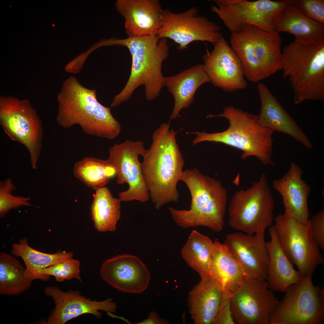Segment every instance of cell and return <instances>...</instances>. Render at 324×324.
<instances>
[{"label": "cell", "mask_w": 324, "mask_h": 324, "mask_svg": "<svg viewBox=\"0 0 324 324\" xmlns=\"http://www.w3.org/2000/svg\"><path fill=\"white\" fill-rule=\"evenodd\" d=\"M176 133L169 129V124H161L154 132L152 143L142 157V173L157 209L178 199L177 185L184 160L176 140Z\"/></svg>", "instance_id": "obj_1"}, {"label": "cell", "mask_w": 324, "mask_h": 324, "mask_svg": "<svg viewBox=\"0 0 324 324\" xmlns=\"http://www.w3.org/2000/svg\"><path fill=\"white\" fill-rule=\"evenodd\" d=\"M96 92L83 86L74 76L64 80L58 95L56 121L64 128L78 124L86 134L112 140L121 132L119 122L112 116L111 108L100 104Z\"/></svg>", "instance_id": "obj_2"}, {"label": "cell", "mask_w": 324, "mask_h": 324, "mask_svg": "<svg viewBox=\"0 0 324 324\" xmlns=\"http://www.w3.org/2000/svg\"><path fill=\"white\" fill-rule=\"evenodd\" d=\"M108 44L127 47L132 58L128 80L122 91L114 96L113 104L118 106L128 100L135 90L142 85L144 86L147 100H152L158 97L164 86L161 68L169 55L166 38L160 39L154 34L142 37L112 39Z\"/></svg>", "instance_id": "obj_3"}, {"label": "cell", "mask_w": 324, "mask_h": 324, "mask_svg": "<svg viewBox=\"0 0 324 324\" xmlns=\"http://www.w3.org/2000/svg\"><path fill=\"white\" fill-rule=\"evenodd\" d=\"M180 181L188 187L191 199L189 209L168 208L176 224L184 229L203 226L215 232L221 231L225 224L227 194L221 182L195 168L183 171Z\"/></svg>", "instance_id": "obj_4"}, {"label": "cell", "mask_w": 324, "mask_h": 324, "mask_svg": "<svg viewBox=\"0 0 324 324\" xmlns=\"http://www.w3.org/2000/svg\"><path fill=\"white\" fill-rule=\"evenodd\" d=\"M216 117L227 119L230 124L228 128L223 132L211 134L190 132L196 135L192 141L193 145L205 141L220 142L241 150L242 159L254 156L264 165L274 164L271 158L274 131L259 125V115L229 105L220 114H209L207 116Z\"/></svg>", "instance_id": "obj_5"}, {"label": "cell", "mask_w": 324, "mask_h": 324, "mask_svg": "<svg viewBox=\"0 0 324 324\" xmlns=\"http://www.w3.org/2000/svg\"><path fill=\"white\" fill-rule=\"evenodd\" d=\"M280 70L289 78L294 103L324 100V38L310 42L295 39L281 52Z\"/></svg>", "instance_id": "obj_6"}, {"label": "cell", "mask_w": 324, "mask_h": 324, "mask_svg": "<svg viewBox=\"0 0 324 324\" xmlns=\"http://www.w3.org/2000/svg\"><path fill=\"white\" fill-rule=\"evenodd\" d=\"M282 43L279 33L247 26L231 33V46L243 65L245 76L256 82L268 78L280 70Z\"/></svg>", "instance_id": "obj_7"}, {"label": "cell", "mask_w": 324, "mask_h": 324, "mask_svg": "<svg viewBox=\"0 0 324 324\" xmlns=\"http://www.w3.org/2000/svg\"><path fill=\"white\" fill-rule=\"evenodd\" d=\"M274 201L265 174L246 190L237 191L230 201L229 225L250 235L265 232L273 225Z\"/></svg>", "instance_id": "obj_8"}, {"label": "cell", "mask_w": 324, "mask_h": 324, "mask_svg": "<svg viewBox=\"0 0 324 324\" xmlns=\"http://www.w3.org/2000/svg\"><path fill=\"white\" fill-rule=\"evenodd\" d=\"M273 226L282 249L302 278L312 277L324 259L312 235L309 220L302 221L284 213L274 218Z\"/></svg>", "instance_id": "obj_9"}, {"label": "cell", "mask_w": 324, "mask_h": 324, "mask_svg": "<svg viewBox=\"0 0 324 324\" xmlns=\"http://www.w3.org/2000/svg\"><path fill=\"white\" fill-rule=\"evenodd\" d=\"M276 306L269 324H322L324 288L314 285L312 277L302 278L288 287Z\"/></svg>", "instance_id": "obj_10"}, {"label": "cell", "mask_w": 324, "mask_h": 324, "mask_svg": "<svg viewBox=\"0 0 324 324\" xmlns=\"http://www.w3.org/2000/svg\"><path fill=\"white\" fill-rule=\"evenodd\" d=\"M0 124L11 140L26 148L32 167L36 169L43 131L41 121L30 101L1 95Z\"/></svg>", "instance_id": "obj_11"}, {"label": "cell", "mask_w": 324, "mask_h": 324, "mask_svg": "<svg viewBox=\"0 0 324 324\" xmlns=\"http://www.w3.org/2000/svg\"><path fill=\"white\" fill-rule=\"evenodd\" d=\"M211 10L216 14L231 33L247 26L264 31H275V27L286 5L285 0H214Z\"/></svg>", "instance_id": "obj_12"}, {"label": "cell", "mask_w": 324, "mask_h": 324, "mask_svg": "<svg viewBox=\"0 0 324 324\" xmlns=\"http://www.w3.org/2000/svg\"><path fill=\"white\" fill-rule=\"evenodd\" d=\"M220 26L199 14L196 6L180 13L162 10L160 25L156 32L160 39L169 38L177 43V49L185 50L195 41H207L213 45L222 37Z\"/></svg>", "instance_id": "obj_13"}, {"label": "cell", "mask_w": 324, "mask_h": 324, "mask_svg": "<svg viewBox=\"0 0 324 324\" xmlns=\"http://www.w3.org/2000/svg\"><path fill=\"white\" fill-rule=\"evenodd\" d=\"M146 151L143 142L140 140H126L109 149L106 160L115 170L117 183H126L128 185L127 190L118 194L121 202L135 200L144 202L149 199L141 172L142 163L138 160L139 156L143 157Z\"/></svg>", "instance_id": "obj_14"}, {"label": "cell", "mask_w": 324, "mask_h": 324, "mask_svg": "<svg viewBox=\"0 0 324 324\" xmlns=\"http://www.w3.org/2000/svg\"><path fill=\"white\" fill-rule=\"evenodd\" d=\"M266 280L244 278L231 297L233 318L237 324H269L279 302Z\"/></svg>", "instance_id": "obj_15"}, {"label": "cell", "mask_w": 324, "mask_h": 324, "mask_svg": "<svg viewBox=\"0 0 324 324\" xmlns=\"http://www.w3.org/2000/svg\"><path fill=\"white\" fill-rule=\"evenodd\" d=\"M213 45L202 56L210 82L227 92L246 88L244 68L236 53L223 37Z\"/></svg>", "instance_id": "obj_16"}, {"label": "cell", "mask_w": 324, "mask_h": 324, "mask_svg": "<svg viewBox=\"0 0 324 324\" xmlns=\"http://www.w3.org/2000/svg\"><path fill=\"white\" fill-rule=\"evenodd\" d=\"M46 295L52 298L55 304L47 320L39 322L42 324H64L82 314H90L100 319L102 314L99 310L115 313L117 306L110 297L102 301L92 300L82 296L77 290L64 292L56 286H48L44 289Z\"/></svg>", "instance_id": "obj_17"}, {"label": "cell", "mask_w": 324, "mask_h": 324, "mask_svg": "<svg viewBox=\"0 0 324 324\" xmlns=\"http://www.w3.org/2000/svg\"><path fill=\"white\" fill-rule=\"evenodd\" d=\"M265 232L250 235L231 233L224 243L239 265L244 278L266 280L269 258Z\"/></svg>", "instance_id": "obj_18"}, {"label": "cell", "mask_w": 324, "mask_h": 324, "mask_svg": "<svg viewBox=\"0 0 324 324\" xmlns=\"http://www.w3.org/2000/svg\"><path fill=\"white\" fill-rule=\"evenodd\" d=\"M100 274L102 279L121 292L132 294L143 292L151 278L147 267L138 257L122 254L105 260Z\"/></svg>", "instance_id": "obj_19"}, {"label": "cell", "mask_w": 324, "mask_h": 324, "mask_svg": "<svg viewBox=\"0 0 324 324\" xmlns=\"http://www.w3.org/2000/svg\"><path fill=\"white\" fill-rule=\"evenodd\" d=\"M117 10L125 21L129 38L148 36L156 34L162 10L158 0H119Z\"/></svg>", "instance_id": "obj_20"}, {"label": "cell", "mask_w": 324, "mask_h": 324, "mask_svg": "<svg viewBox=\"0 0 324 324\" xmlns=\"http://www.w3.org/2000/svg\"><path fill=\"white\" fill-rule=\"evenodd\" d=\"M257 89L261 102L258 123L263 127L288 134L308 149L312 145L302 130L282 106L268 87L260 83Z\"/></svg>", "instance_id": "obj_21"}, {"label": "cell", "mask_w": 324, "mask_h": 324, "mask_svg": "<svg viewBox=\"0 0 324 324\" xmlns=\"http://www.w3.org/2000/svg\"><path fill=\"white\" fill-rule=\"evenodd\" d=\"M302 171L291 161L289 170L281 178L272 182L274 188L280 194L284 213L299 220H309L308 198L310 187L302 178Z\"/></svg>", "instance_id": "obj_22"}, {"label": "cell", "mask_w": 324, "mask_h": 324, "mask_svg": "<svg viewBox=\"0 0 324 324\" xmlns=\"http://www.w3.org/2000/svg\"><path fill=\"white\" fill-rule=\"evenodd\" d=\"M223 292L212 277L201 279L188 294V305L195 324H213L221 303Z\"/></svg>", "instance_id": "obj_23"}, {"label": "cell", "mask_w": 324, "mask_h": 324, "mask_svg": "<svg viewBox=\"0 0 324 324\" xmlns=\"http://www.w3.org/2000/svg\"><path fill=\"white\" fill-rule=\"evenodd\" d=\"M270 240L266 242L269 260L266 280L273 292H285L290 285L302 278L282 249L273 226L269 228Z\"/></svg>", "instance_id": "obj_24"}, {"label": "cell", "mask_w": 324, "mask_h": 324, "mask_svg": "<svg viewBox=\"0 0 324 324\" xmlns=\"http://www.w3.org/2000/svg\"><path fill=\"white\" fill-rule=\"evenodd\" d=\"M209 82V77L202 64L192 66L178 74L165 77L164 85L172 94L175 101L170 122L176 118L182 109L189 107L198 88Z\"/></svg>", "instance_id": "obj_25"}, {"label": "cell", "mask_w": 324, "mask_h": 324, "mask_svg": "<svg viewBox=\"0 0 324 324\" xmlns=\"http://www.w3.org/2000/svg\"><path fill=\"white\" fill-rule=\"evenodd\" d=\"M210 276L219 286L224 296L231 297L244 277L234 257L224 243L215 241L211 252Z\"/></svg>", "instance_id": "obj_26"}, {"label": "cell", "mask_w": 324, "mask_h": 324, "mask_svg": "<svg viewBox=\"0 0 324 324\" xmlns=\"http://www.w3.org/2000/svg\"><path fill=\"white\" fill-rule=\"evenodd\" d=\"M11 252L13 255L21 258L26 266L25 277L33 280H48L50 275L41 274V270L72 258L73 256L72 253L65 251L58 250L52 254L38 251L29 245L26 238L13 244Z\"/></svg>", "instance_id": "obj_27"}, {"label": "cell", "mask_w": 324, "mask_h": 324, "mask_svg": "<svg viewBox=\"0 0 324 324\" xmlns=\"http://www.w3.org/2000/svg\"><path fill=\"white\" fill-rule=\"evenodd\" d=\"M286 5L275 25V30L294 35L296 40L310 42L324 38V24L306 17L288 0Z\"/></svg>", "instance_id": "obj_28"}, {"label": "cell", "mask_w": 324, "mask_h": 324, "mask_svg": "<svg viewBox=\"0 0 324 324\" xmlns=\"http://www.w3.org/2000/svg\"><path fill=\"white\" fill-rule=\"evenodd\" d=\"M90 208L95 228L100 232L115 231L121 216L120 202L104 187L96 190Z\"/></svg>", "instance_id": "obj_29"}, {"label": "cell", "mask_w": 324, "mask_h": 324, "mask_svg": "<svg viewBox=\"0 0 324 324\" xmlns=\"http://www.w3.org/2000/svg\"><path fill=\"white\" fill-rule=\"evenodd\" d=\"M213 243L208 237L194 230L182 249V258L198 273L201 279L210 276L211 252Z\"/></svg>", "instance_id": "obj_30"}, {"label": "cell", "mask_w": 324, "mask_h": 324, "mask_svg": "<svg viewBox=\"0 0 324 324\" xmlns=\"http://www.w3.org/2000/svg\"><path fill=\"white\" fill-rule=\"evenodd\" d=\"M26 269L13 255L0 254V294L18 296L31 287L33 280L26 278Z\"/></svg>", "instance_id": "obj_31"}, {"label": "cell", "mask_w": 324, "mask_h": 324, "mask_svg": "<svg viewBox=\"0 0 324 324\" xmlns=\"http://www.w3.org/2000/svg\"><path fill=\"white\" fill-rule=\"evenodd\" d=\"M74 173L76 178L96 190L104 187L116 175L115 169L106 160L88 157L75 164Z\"/></svg>", "instance_id": "obj_32"}, {"label": "cell", "mask_w": 324, "mask_h": 324, "mask_svg": "<svg viewBox=\"0 0 324 324\" xmlns=\"http://www.w3.org/2000/svg\"><path fill=\"white\" fill-rule=\"evenodd\" d=\"M16 188L10 178L0 182V217H4L10 209H16L22 206H33L28 202L30 197L12 195Z\"/></svg>", "instance_id": "obj_33"}, {"label": "cell", "mask_w": 324, "mask_h": 324, "mask_svg": "<svg viewBox=\"0 0 324 324\" xmlns=\"http://www.w3.org/2000/svg\"><path fill=\"white\" fill-rule=\"evenodd\" d=\"M80 262L73 258L44 268L40 273L54 276L57 281L61 282L65 280L75 278L82 283L80 276Z\"/></svg>", "instance_id": "obj_34"}, {"label": "cell", "mask_w": 324, "mask_h": 324, "mask_svg": "<svg viewBox=\"0 0 324 324\" xmlns=\"http://www.w3.org/2000/svg\"><path fill=\"white\" fill-rule=\"evenodd\" d=\"M308 18L324 24V0H288Z\"/></svg>", "instance_id": "obj_35"}, {"label": "cell", "mask_w": 324, "mask_h": 324, "mask_svg": "<svg viewBox=\"0 0 324 324\" xmlns=\"http://www.w3.org/2000/svg\"><path fill=\"white\" fill-rule=\"evenodd\" d=\"M313 237L320 248L324 249V209L319 211L309 219Z\"/></svg>", "instance_id": "obj_36"}, {"label": "cell", "mask_w": 324, "mask_h": 324, "mask_svg": "<svg viewBox=\"0 0 324 324\" xmlns=\"http://www.w3.org/2000/svg\"><path fill=\"white\" fill-rule=\"evenodd\" d=\"M231 306V297L223 295L219 309L213 324H235Z\"/></svg>", "instance_id": "obj_37"}, {"label": "cell", "mask_w": 324, "mask_h": 324, "mask_svg": "<svg viewBox=\"0 0 324 324\" xmlns=\"http://www.w3.org/2000/svg\"><path fill=\"white\" fill-rule=\"evenodd\" d=\"M169 322L161 318L155 311L150 312L147 318L142 322L136 323L138 324H169Z\"/></svg>", "instance_id": "obj_38"}]
</instances>
